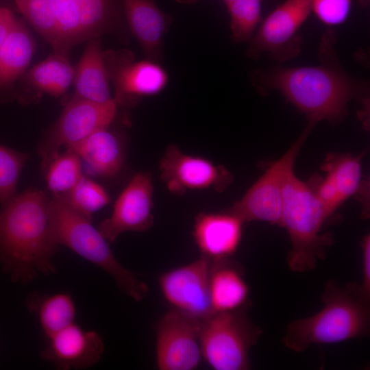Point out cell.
<instances>
[{
  "mask_svg": "<svg viewBox=\"0 0 370 370\" xmlns=\"http://www.w3.org/2000/svg\"><path fill=\"white\" fill-rule=\"evenodd\" d=\"M49 208L51 234L56 245L67 247L107 272L120 291L134 300L145 298L149 291L147 284L121 264L90 219L73 210L60 195L50 198Z\"/></svg>",
  "mask_w": 370,
  "mask_h": 370,
  "instance_id": "277c9868",
  "label": "cell"
},
{
  "mask_svg": "<svg viewBox=\"0 0 370 370\" xmlns=\"http://www.w3.org/2000/svg\"><path fill=\"white\" fill-rule=\"evenodd\" d=\"M328 217L315 192L290 169L284 181L281 225L286 229L292 245L287 257L291 271H312L323 258V247L330 239L320 235V230Z\"/></svg>",
  "mask_w": 370,
  "mask_h": 370,
  "instance_id": "5b68a950",
  "label": "cell"
},
{
  "mask_svg": "<svg viewBox=\"0 0 370 370\" xmlns=\"http://www.w3.org/2000/svg\"><path fill=\"white\" fill-rule=\"evenodd\" d=\"M225 5H229L234 0H223Z\"/></svg>",
  "mask_w": 370,
  "mask_h": 370,
  "instance_id": "d590c367",
  "label": "cell"
},
{
  "mask_svg": "<svg viewBox=\"0 0 370 370\" xmlns=\"http://www.w3.org/2000/svg\"><path fill=\"white\" fill-rule=\"evenodd\" d=\"M153 181L146 171L136 173L122 190L110 217L99 230L108 242L125 232H145L153 224Z\"/></svg>",
  "mask_w": 370,
  "mask_h": 370,
  "instance_id": "4fadbf2b",
  "label": "cell"
},
{
  "mask_svg": "<svg viewBox=\"0 0 370 370\" xmlns=\"http://www.w3.org/2000/svg\"><path fill=\"white\" fill-rule=\"evenodd\" d=\"M201 322L171 309L156 327V365L160 370H193L202 358L200 345Z\"/></svg>",
  "mask_w": 370,
  "mask_h": 370,
  "instance_id": "9c48e42d",
  "label": "cell"
},
{
  "mask_svg": "<svg viewBox=\"0 0 370 370\" xmlns=\"http://www.w3.org/2000/svg\"><path fill=\"white\" fill-rule=\"evenodd\" d=\"M311 126L278 161L251 186L228 212L243 223L261 221L281 225L283 209V187L285 175L294 160Z\"/></svg>",
  "mask_w": 370,
  "mask_h": 370,
  "instance_id": "ba28073f",
  "label": "cell"
},
{
  "mask_svg": "<svg viewBox=\"0 0 370 370\" xmlns=\"http://www.w3.org/2000/svg\"><path fill=\"white\" fill-rule=\"evenodd\" d=\"M319 66L278 68L260 74V86L280 91L306 114L312 123L335 121L346 112L348 101L362 95L365 86L323 54Z\"/></svg>",
  "mask_w": 370,
  "mask_h": 370,
  "instance_id": "7a4b0ae2",
  "label": "cell"
},
{
  "mask_svg": "<svg viewBox=\"0 0 370 370\" xmlns=\"http://www.w3.org/2000/svg\"><path fill=\"white\" fill-rule=\"evenodd\" d=\"M27 307L36 314L47 338L75 322L76 309L71 296L66 293L29 296Z\"/></svg>",
  "mask_w": 370,
  "mask_h": 370,
  "instance_id": "7402d4cb",
  "label": "cell"
},
{
  "mask_svg": "<svg viewBox=\"0 0 370 370\" xmlns=\"http://www.w3.org/2000/svg\"><path fill=\"white\" fill-rule=\"evenodd\" d=\"M212 262L213 260L201 255L196 260L160 275V291L173 309L199 321L214 312L210 297Z\"/></svg>",
  "mask_w": 370,
  "mask_h": 370,
  "instance_id": "30bf717a",
  "label": "cell"
},
{
  "mask_svg": "<svg viewBox=\"0 0 370 370\" xmlns=\"http://www.w3.org/2000/svg\"><path fill=\"white\" fill-rule=\"evenodd\" d=\"M77 8L82 40L100 37L113 30L116 23L114 0H75Z\"/></svg>",
  "mask_w": 370,
  "mask_h": 370,
  "instance_id": "d4e9b609",
  "label": "cell"
},
{
  "mask_svg": "<svg viewBox=\"0 0 370 370\" xmlns=\"http://www.w3.org/2000/svg\"><path fill=\"white\" fill-rule=\"evenodd\" d=\"M261 2L262 0H234L227 6L234 41L251 40L261 18Z\"/></svg>",
  "mask_w": 370,
  "mask_h": 370,
  "instance_id": "f1b7e54d",
  "label": "cell"
},
{
  "mask_svg": "<svg viewBox=\"0 0 370 370\" xmlns=\"http://www.w3.org/2000/svg\"><path fill=\"white\" fill-rule=\"evenodd\" d=\"M311 11L329 26L343 23L349 14L352 0H310Z\"/></svg>",
  "mask_w": 370,
  "mask_h": 370,
  "instance_id": "1f68e13d",
  "label": "cell"
},
{
  "mask_svg": "<svg viewBox=\"0 0 370 370\" xmlns=\"http://www.w3.org/2000/svg\"><path fill=\"white\" fill-rule=\"evenodd\" d=\"M159 170L168 190L176 195L209 188L223 190L232 180L223 167L217 166L202 157L186 154L175 145L167 147Z\"/></svg>",
  "mask_w": 370,
  "mask_h": 370,
  "instance_id": "5bb4252c",
  "label": "cell"
},
{
  "mask_svg": "<svg viewBox=\"0 0 370 370\" xmlns=\"http://www.w3.org/2000/svg\"><path fill=\"white\" fill-rule=\"evenodd\" d=\"M362 278L356 294L366 304L370 299V236L365 235L361 243Z\"/></svg>",
  "mask_w": 370,
  "mask_h": 370,
  "instance_id": "d6a6232c",
  "label": "cell"
},
{
  "mask_svg": "<svg viewBox=\"0 0 370 370\" xmlns=\"http://www.w3.org/2000/svg\"><path fill=\"white\" fill-rule=\"evenodd\" d=\"M61 196L70 207L89 219L94 212L110 201L106 190L84 175L69 192Z\"/></svg>",
  "mask_w": 370,
  "mask_h": 370,
  "instance_id": "83f0119b",
  "label": "cell"
},
{
  "mask_svg": "<svg viewBox=\"0 0 370 370\" xmlns=\"http://www.w3.org/2000/svg\"><path fill=\"white\" fill-rule=\"evenodd\" d=\"M227 258L212 262L210 297L214 312L235 310L247 306L249 286L240 269Z\"/></svg>",
  "mask_w": 370,
  "mask_h": 370,
  "instance_id": "d6986e66",
  "label": "cell"
},
{
  "mask_svg": "<svg viewBox=\"0 0 370 370\" xmlns=\"http://www.w3.org/2000/svg\"><path fill=\"white\" fill-rule=\"evenodd\" d=\"M323 167L342 203L357 191L362 176L360 158L349 155L333 156L328 159Z\"/></svg>",
  "mask_w": 370,
  "mask_h": 370,
  "instance_id": "4316f807",
  "label": "cell"
},
{
  "mask_svg": "<svg viewBox=\"0 0 370 370\" xmlns=\"http://www.w3.org/2000/svg\"><path fill=\"white\" fill-rule=\"evenodd\" d=\"M116 108L114 99L98 103L73 97L38 145L42 169L46 170L62 147H69L92 133L108 127Z\"/></svg>",
  "mask_w": 370,
  "mask_h": 370,
  "instance_id": "52a82bcc",
  "label": "cell"
},
{
  "mask_svg": "<svg viewBox=\"0 0 370 370\" xmlns=\"http://www.w3.org/2000/svg\"><path fill=\"white\" fill-rule=\"evenodd\" d=\"M34 42L23 23L17 18L0 47V88L14 83L28 66Z\"/></svg>",
  "mask_w": 370,
  "mask_h": 370,
  "instance_id": "44dd1931",
  "label": "cell"
},
{
  "mask_svg": "<svg viewBox=\"0 0 370 370\" xmlns=\"http://www.w3.org/2000/svg\"><path fill=\"white\" fill-rule=\"evenodd\" d=\"M103 350L97 332L85 330L74 322L47 338L41 356L58 369H80L95 365Z\"/></svg>",
  "mask_w": 370,
  "mask_h": 370,
  "instance_id": "9a60e30c",
  "label": "cell"
},
{
  "mask_svg": "<svg viewBox=\"0 0 370 370\" xmlns=\"http://www.w3.org/2000/svg\"><path fill=\"white\" fill-rule=\"evenodd\" d=\"M27 155L0 144V204H4L16 193V186Z\"/></svg>",
  "mask_w": 370,
  "mask_h": 370,
  "instance_id": "f546056e",
  "label": "cell"
},
{
  "mask_svg": "<svg viewBox=\"0 0 370 370\" xmlns=\"http://www.w3.org/2000/svg\"><path fill=\"white\" fill-rule=\"evenodd\" d=\"M103 58L117 106L134 107L143 97L158 94L168 83V75L160 64L147 59L135 62L130 51H108Z\"/></svg>",
  "mask_w": 370,
  "mask_h": 370,
  "instance_id": "8fae6325",
  "label": "cell"
},
{
  "mask_svg": "<svg viewBox=\"0 0 370 370\" xmlns=\"http://www.w3.org/2000/svg\"><path fill=\"white\" fill-rule=\"evenodd\" d=\"M247 307L214 312L201 321L199 337L202 358L213 369H249V351L262 330L247 317Z\"/></svg>",
  "mask_w": 370,
  "mask_h": 370,
  "instance_id": "8992f818",
  "label": "cell"
},
{
  "mask_svg": "<svg viewBox=\"0 0 370 370\" xmlns=\"http://www.w3.org/2000/svg\"><path fill=\"white\" fill-rule=\"evenodd\" d=\"M311 12L310 0H286L262 21L256 30L247 56L258 58L268 52L274 58L286 60L299 52L297 32Z\"/></svg>",
  "mask_w": 370,
  "mask_h": 370,
  "instance_id": "7c38bea8",
  "label": "cell"
},
{
  "mask_svg": "<svg viewBox=\"0 0 370 370\" xmlns=\"http://www.w3.org/2000/svg\"><path fill=\"white\" fill-rule=\"evenodd\" d=\"M175 1L180 3L192 4V3H196L198 0H175Z\"/></svg>",
  "mask_w": 370,
  "mask_h": 370,
  "instance_id": "e575fe53",
  "label": "cell"
},
{
  "mask_svg": "<svg viewBox=\"0 0 370 370\" xmlns=\"http://www.w3.org/2000/svg\"><path fill=\"white\" fill-rule=\"evenodd\" d=\"M49 201L36 188L16 193L0 208V260L15 283L26 284L39 275L56 273Z\"/></svg>",
  "mask_w": 370,
  "mask_h": 370,
  "instance_id": "6da1fadb",
  "label": "cell"
},
{
  "mask_svg": "<svg viewBox=\"0 0 370 370\" xmlns=\"http://www.w3.org/2000/svg\"><path fill=\"white\" fill-rule=\"evenodd\" d=\"M65 51L83 41L79 16L75 0H52Z\"/></svg>",
  "mask_w": 370,
  "mask_h": 370,
  "instance_id": "4dcf8cb0",
  "label": "cell"
},
{
  "mask_svg": "<svg viewBox=\"0 0 370 370\" xmlns=\"http://www.w3.org/2000/svg\"><path fill=\"white\" fill-rule=\"evenodd\" d=\"M16 19L8 8L0 7V47L12 30Z\"/></svg>",
  "mask_w": 370,
  "mask_h": 370,
  "instance_id": "836d02e7",
  "label": "cell"
},
{
  "mask_svg": "<svg viewBox=\"0 0 370 370\" xmlns=\"http://www.w3.org/2000/svg\"><path fill=\"white\" fill-rule=\"evenodd\" d=\"M16 5L36 31L53 47L66 55L57 23L52 0H15Z\"/></svg>",
  "mask_w": 370,
  "mask_h": 370,
  "instance_id": "cb8c5ba5",
  "label": "cell"
},
{
  "mask_svg": "<svg viewBox=\"0 0 370 370\" xmlns=\"http://www.w3.org/2000/svg\"><path fill=\"white\" fill-rule=\"evenodd\" d=\"M128 25L147 60L160 64L163 37L172 18L162 12L153 0H122Z\"/></svg>",
  "mask_w": 370,
  "mask_h": 370,
  "instance_id": "e0dca14e",
  "label": "cell"
},
{
  "mask_svg": "<svg viewBox=\"0 0 370 370\" xmlns=\"http://www.w3.org/2000/svg\"><path fill=\"white\" fill-rule=\"evenodd\" d=\"M243 223L230 212L197 214L193 235L201 255L220 260L234 254L241 240Z\"/></svg>",
  "mask_w": 370,
  "mask_h": 370,
  "instance_id": "2e32d148",
  "label": "cell"
},
{
  "mask_svg": "<svg viewBox=\"0 0 370 370\" xmlns=\"http://www.w3.org/2000/svg\"><path fill=\"white\" fill-rule=\"evenodd\" d=\"M322 299L321 310L288 324L283 338L287 348L301 353L314 344L337 343L369 334V306L355 293L330 282Z\"/></svg>",
  "mask_w": 370,
  "mask_h": 370,
  "instance_id": "3957f363",
  "label": "cell"
},
{
  "mask_svg": "<svg viewBox=\"0 0 370 370\" xmlns=\"http://www.w3.org/2000/svg\"><path fill=\"white\" fill-rule=\"evenodd\" d=\"M74 75L75 69L66 55L54 52L29 70L25 79L40 92L59 97L73 83Z\"/></svg>",
  "mask_w": 370,
  "mask_h": 370,
  "instance_id": "603a6c76",
  "label": "cell"
},
{
  "mask_svg": "<svg viewBox=\"0 0 370 370\" xmlns=\"http://www.w3.org/2000/svg\"><path fill=\"white\" fill-rule=\"evenodd\" d=\"M75 152L97 175L112 177L123 164V152L119 140L108 127L99 130L81 141L67 147Z\"/></svg>",
  "mask_w": 370,
  "mask_h": 370,
  "instance_id": "ffe728a7",
  "label": "cell"
},
{
  "mask_svg": "<svg viewBox=\"0 0 370 370\" xmlns=\"http://www.w3.org/2000/svg\"><path fill=\"white\" fill-rule=\"evenodd\" d=\"M73 150L66 149L58 154L46 169V182L52 195H62L69 192L82 177L81 160Z\"/></svg>",
  "mask_w": 370,
  "mask_h": 370,
  "instance_id": "484cf974",
  "label": "cell"
},
{
  "mask_svg": "<svg viewBox=\"0 0 370 370\" xmlns=\"http://www.w3.org/2000/svg\"><path fill=\"white\" fill-rule=\"evenodd\" d=\"M110 77L101 49L100 37L88 43L75 69L74 97L98 103L110 101Z\"/></svg>",
  "mask_w": 370,
  "mask_h": 370,
  "instance_id": "ac0fdd59",
  "label": "cell"
}]
</instances>
